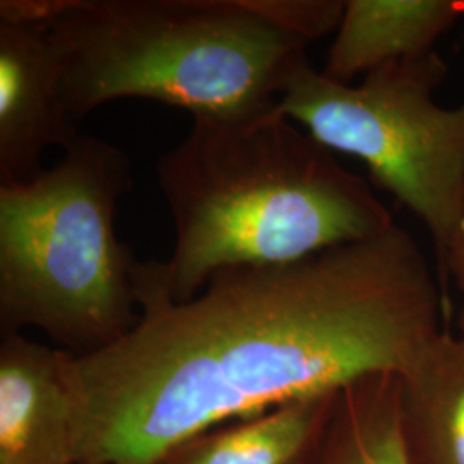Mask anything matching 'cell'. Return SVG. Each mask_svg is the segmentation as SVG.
<instances>
[{"label": "cell", "mask_w": 464, "mask_h": 464, "mask_svg": "<svg viewBox=\"0 0 464 464\" xmlns=\"http://www.w3.org/2000/svg\"><path fill=\"white\" fill-rule=\"evenodd\" d=\"M410 464H464V335L442 332L401 375Z\"/></svg>", "instance_id": "cell-10"}, {"label": "cell", "mask_w": 464, "mask_h": 464, "mask_svg": "<svg viewBox=\"0 0 464 464\" xmlns=\"http://www.w3.org/2000/svg\"><path fill=\"white\" fill-rule=\"evenodd\" d=\"M157 179L176 229L167 262L141 264L140 310L198 296L218 270L284 266L396 226L365 179L279 112L195 117Z\"/></svg>", "instance_id": "cell-2"}, {"label": "cell", "mask_w": 464, "mask_h": 464, "mask_svg": "<svg viewBox=\"0 0 464 464\" xmlns=\"http://www.w3.org/2000/svg\"><path fill=\"white\" fill-rule=\"evenodd\" d=\"M78 356L21 334L0 343V464H76Z\"/></svg>", "instance_id": "cell-7"}, {"label": "cell", "mask_w": 464, "mask_h": 464, "mask_svg": "<svg viewBox=\"0 0 464 464\" xmlns=\"http://www.w3.org/2000/svg\"><path fill=\"white\" fill-rule=\"evenodd\" d=\"M49 26L63 97L80 122L112 100L147 99L195 117L272 109L339 28L337 0H17Z\"/></svg>", "instance_id": "cell-3"}, {"label": "cell", "mask_w": 464, "mask_h": 464, "mask_svg": "<svg viewBox=\"0 0 464 464\" xmlns=\"http://www.w3.org/2000/svg\"><path fill=\"white\" fill-rule=\"evenodd\" d=\"M448 74L437 50L387 63L360 84L335 83L306 63L277 100L281 114L362 160L423 222L440 264L464 217V100L442 107L433 99Z\"/></svg>", "instance_id": "cell-5"}, {"label": "cell", "mask_w": 464, "mask_h": 464, "mask_svg": "<svg viewBox=\"0 0 464 464\" xmlns=\"http://www.w3.org/2000/svg\"><path fill=\"white\" fill-rule=\"evenodd\" d=\"M401 375L373 373L344 385L318 464H410L401 430Z\"/></svg>", "instance_id": "cell-11"}, {"label": "cell", "mask_w": 464, "mask_h": 464, "mask_svg": "<svg viewBox=\"0 0 464 464\" xmlns=\"http://www.w3.org/2000/svg\"><path fill=\"white\" fill-rule=\"evenodd\" d=\"M442 332L439 284L398 224L293 264L218 270L78 356L76 464H153L226 421L404 375Z\"/></svg>", "instance_id": "cell-1"}, {"label": "cell", "mask_w": 464, "mask_h": 464, "mask_svg": "<svg viewBox=\"0 0 464 464\" xmlns=\"http://www.w3.org/2000/svg\"><path fill=\"white\" fill-rule=\"evenodd\" d=\"M82 134L63 97V63L42 17L17 0L0 2V186L44 172L50 147L69 149Z\"/></svg>", "instance_id": "cell-6"}, {"label": "cell", "mask_w": 464, "mask_h": 464, "mask_svg": "<svg viewBox=\"0 0 464 464\" xmlns=\"http://www.w3.org/2000/svg\"><path fill=\"white\" fill-rule=\"evenodd\" d=\"M440 268L450 276L454 285L458 287V291L461 293L464 299V234H459L452 243V246L448 249ZM459 329L464 335V301L461 314H459Z\"/></svg>", "instance_id": "cell-12"}, {"label": "cell", "mask_w": 464, "mask_h": 464, "mask_svg": "<svg viewBox=\"0 0 464 464\" xmlns=\"http://www.w3.org/2000/svg\"><path fill=\"white\" fill-rule=\"evenodd\" d=\"M133 188L131 160L82 134L32 181L0 186V329H38L86 356L141 318L138 262L114 218Z\"/></svg>", "instance_id": "cell-4"}, {"label": "cell", "mask_w": 464, "mask_h": 464, "mask_svg": "<svg viewBox=\"0 0 464 464\" xmlns=\"http://www.w3.org/2000/svg\"><path fill=\"white\" fill-rule=\"evenodd\" d=\"M464 19V0H348L324 74L351 82L387 63L435 50Z\"/></svg>", "instance_id": "cell-9"}, {"label": "cell", "mask_w": 464, "mask_h": 464, "mask_svg": "<svg viewBox=\"0 0 464 464\" xmlns=\"http://www.w3.org/2000/svg\"><path fill=\"white\" fill-rule=\"evenodd\" d=\"M339 391L199 431L153 464H318Z\"/></svg>", "instance_id": "cell-8"}, {"label": "cell", "mask_w": 464, "mask_h": 464, "mask_svg": "<svg viewBox=\"0 0 464 464\" xmlns=\"http://www.w3.org/2000/svg\"><path fill=\"white\" fill-rule=\"evenodd\" d=\"M461 234H464V217H463V224H461Z\"/></svg>", "instance_id": "cell-13"}]
</instances>
